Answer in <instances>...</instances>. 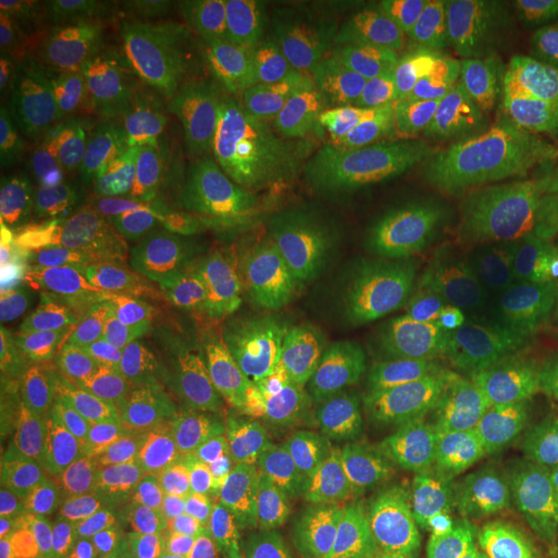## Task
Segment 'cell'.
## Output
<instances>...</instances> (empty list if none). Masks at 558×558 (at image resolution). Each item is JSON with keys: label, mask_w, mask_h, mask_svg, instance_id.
I'll list each match as a JSON object with an SVG mask.
<instances>
[{"label": "cell", "mask_w": 558, "mask_h": 558, "mask_svg": "<svg viewBox=\"0 0 558 558\" xmlns=\"http://www.w3.org/2000/svg\"><path fill=\"white\" fill-rule=\"evenodd\" d=\"M254 52L128 68L94 122V148L122 181L205 179L256 122Z\"/></svg>", "instance_id": "obj_5"}, {"label": "cell", "mask_w": 558, "mask_h": 558, "mask_svg": "<svg viewBox=\"0 0 558 558\" xmlns=\"http://www.w3.org/2000/svg\"><path fill=\"white\" fill-rule=\"evenodd\" d=\"M284 9L243 0H128L109 5L111 58L128 68L254 52L282 34Z\"/></svg>", "instance_id": "obj_13"}, {"label": "cell", "mask_w": 558, "mask_h": 558, "mask_svg": "<svg viewBox=\"0 0 558 558\" xmlns=\"http://www.w3.org/2000/svg\"><path fill=\"white\" fill-rule=\"evenodd\" d=\"M305 295L324 367L399 354L418 292L403 239L375 218H344Z\"/></svg>", "instance_id": "obj_7"}, {"label": "cell", "mask_w": 558, "mask_h": 558, "mask_svg": "<svg viewBox=\"0 0 558 558\" xmlns=\"http://www.w3.org/2000/svg\"><path fill=\"white\" fill-rule=\"evenodd\" d=\"M311 140L354 205L416 248L463 205L478 160L481 90L442 54L311 52Z\"/></svg>", "instance_id": "obj_1"}, {"label": "cell", "mask_w": 558, "mask_h": 558, "mask_svg": "<svg viewBox=\"0 0 558 558\" xmlns=\"http://www.w3.org/2000/svg\"><path fill=\"white\" fill-rule=\"evenodd\" d=\"M120 179V177H117ZM145 275V305L184 292L220 256L218 215L205 179L132 184L122 181Z\"/></svg>", "instance_id": "obj_17"}, {"label": "cell", "mask_w": 558, "mask_h": 558, "mask_svg": "<svg viewBox=\"0 0 558 558\" xmlns=\"http://www.w3.org/2000/svg\"><path fill=\"white\" fill-rule=\"evenodd\" d=\"M222 269L254 295L305 292L344 222L339 181L313 140L256 122L209 166Z\"/></svg>", "instance_id": "obj_4"}, {"label": "cell", "mask_w": 558, "mask_h": 558, "mask_svg": "<svg viewBox=\"0 0 558 558\" xmlns=\"http://www.w3.org/2000/svg\"><path fill=\"white\" fill-rule=\"evenodd\" d=\"M158 550H117L114 556H104V558H158Z\"/></svg>", "instance_id": "obj_29"}, {"label": "cell", "mask_w": 558, "mask_h": 558, "mask_svg": "<svg viewBox=\"0 0 558 558\" xmlns=\"http://www.w3.org/2000/svg\"><path fill=\"white\" fill-rule=\"evenodd\" d=\"M386 509L347 505L326 494H248L246 499L228 505V512L269 546H279L316 530L380 520Z\"/></svg>", "instance_id": "obj_21"}, {"label": "cell", "mask_w": 558, "mask_h": 558, "mask_svg": "<svg viewBox=\"0 0 558 558\" xmlns=\"http://www.w3.org/2000/svg\"><path fill=\"white\" fill-rule=\"evenodd\" d=\"M445 19L501 99H558V0L448 3Z\"/></svg>", "instance_id": "obj_15"}, {"label": "cell", "mask_w": 558, "mask_h": 558, "mask_svg": "<svg viewBox=\"0 0 558 558\" xmlns=\"http://www.w3.org/2000/svg\"><path fill=\"white\" fill-rule=\"evenodd\" d=\"M411 399L399 354L354 365L326 497L380 507L393 488L409 432Z\"/></svg>", "instance_id": "obj_14"}, {"label": "cell", "mask_w": 558, "mask_h": 558, "mask_svg": "<svg viewBox=\"0 0 558 558\" xmlns=\"http://www.w3.org/2000/svg\"><path fill=\"white\" fill-rule=\"evenodd\" d=\"M303 11L320 34L360 47L407 41L422 34L432 16V5L416 0H331Z\"/></svg>", "instance_id": "obj_22"}, {"label": "cell", "mask_w": 558, "mask_h": 558, "mask_svg": "<svg viewBox=\"0 0 558 558\" xmlns=\"http://www.w3.org/2000/svg\"><path fill=\"white\" fill-rule=\"evenodd\" d=\"M530 383H533L535 399L541 401V407L558 427V254Z\"/></svg>", "instance_id": "obj_28"}, {"label": "cell", "mask_w": 558, "mask_h": 558, "mask_svg": "<svg viewBox=\"0 0 558 558\" xmlns=\"http://www.w3.org/2000/svg\"><path fill=\"white\" fill-rule=\"evenodd\" d=\"M401 558H520V554L481 533L414 525L403 533Z\"/></svg>", "instance_id": "obj_27"}, {"label": "cell", "mask_w": 558, "mask_h": 558, "mask_svg": "<svg viewBox=\"0 0 558 558\" xmlns=\"http://www.w3.org/2000/svg\"><path fill=\"white\" fill-rule=\"evenodd\" d=\"M0 29L16 32L70 94L94 83L104 54H111L109 5L3 0Z\"/></svg>", "instance_id": "obj_19"}, {"label": "cell", "mask_w": 558, "mask_h": 558, "mask_svg": "<svg viewBox=\"0 0 558 558\" xmlns=\"http://www.w3.org/2000/svg\"><path fill=\"white\" fill-rule=\"evenodd\" d=\"M21 269L0 271V411L5 422L39 414L62 378L60 349L50 337Z\"/></svg>", "instance_id": "obj_18"}, {"label": "cell", "mask_w": 558, "mask_h": 558, "mask_svg": "<svg viewBox=\"0 0 558 558\" xmlns=\"http://www.w3.org/2000/svg\"><path fill=\"white\" fill-rule=\"evenodd\" d=\"M352 373L354 365L326 367L243 435L233 450V465L246 492H324L337 458L341 407Z\"/></svg>", "instance_id": "obj_11"}, {"label": "cell", "mask_w": 558, "mask_h": 558, "mask_svg": "<svg viewBox=\"0 0 558 558\" xmlns=\"http://www.w3.org/2000/svg\"><path fill=\"white\" fill-rule=\"evenodd\" d=\"M509 135L530 184L558 215V99H514Z\"/></svg>", "instance_id": "obj_24"}, {"label": "cell", "mask_w": 558, "mask_h": 558, "mask_svg": "<svg viewBox=\"0 0 558 558\" xmlns=\"http://www.w3.org/2000/svg\"><path fill=\"white\" fill-rule=\"evenodd\" d=\"M324 369L308 313L277 300L241 313L197 424L207 456L215 463L233 458L243 435L262 416Z\"/></svg>", "instance_id": "obj_8"}, {"label": "cell", "mask_w": 558, "mask_h": 558, "mask_svg": "<svg viewBox=\"0 0 558 558\" xmlns=\"http://www.w3.org/2000/svg\"><path fill=\"white\" fill-rule=\"evenodd\" d=\"M239 318L222 292L184 290L124 320L150 409L166 432L199 424Z\"/></svg>", "instance_id": "obj_9"}, {"label": "cell", "mask_w": 558, "mask_h": 558, "mask_svg": "<svg viewBox=\"0 0 558 558\" xmlns=\"http://www.w3.org/2000/svg\"><path fill=\"white\" fill-rule=\"evenodd\" d=\"M452 501L520 558H558V427L525 386L481 409Z\"/></svg>", "instance_id": "obj_6"}, {"label": "cell", "mask_w": 558, "mask_h": 558, "mask_svg": "<svg viewBox=\"0 0 558 558\" xmlns=\"http://www.w3.org/2000/svg\"><path fill=\"white\" fill-rule=\"evenodd\" d=\"M209 492L207 473L171 452L124 469H94L83 535L124 550L169 548L205 518Z\"/></svg>", "instance_id": "obj_12"}, {"label": "cell", "mask_w": 558, "mask_h": 558, "mask_svg": "<svg viewBox=\"0 0 558 558\" xmlns=\"http://www.w3.org/2000/svg\"><path fill=\"white\" fill-rule=\"evenodd\" d=\"M41 148L19 132L0 137V233L9 243L24 235L39 186Z\"/></svg>", "instance_id": "obj_25"}, {"label": "cell", "mask_w": 558, "mask_h": 558, "mask_svg": "<svg viewBox=\"0 0 558 558\" xmlns=\"http://www.w3.org/2000/svg\"><path fill=\"white\" fill-rule=\"evenodd\" d=\"M88 478L62 432L3 445L0 543L11 558H70L86 525Z\"/></svg>", "instance_id": "obj_10"}, {"label": "cell", "mask_w": 558, "mask_h": 558, "mask_svg": "<svg viewBox=\"0 0 558 558\" xmlns=\"http://www.w3.org/2000/svg\"><path fill=\"white\" fill-rule=\"evenodd\" d=\"M73 94L54 78L16 32L0 29V122L3 132L34 140L41 150L70 137Z\"/></svg>", "instance_id": "obj_20"}, {"label": "cell", "mask_w": 558, "mask_h": 558, "mask_svg": "<svg viewBox=\"0 0 558 558\" xmlns=\"http://www.w3.org/2000/svg\"><path fill=\"white\" fill-rule=\"evenodd\" d=\"M556 254L548 220L509 197L465 199L424 248L418 271L452 303L460 362L478 396L499 399L533 373Z\"/></svg>", "instance_id": "obj_3"}, {"label": "cell", "mask_w": 558, "mask_h": 558, "mask_svg": "<svg viewBox=\"0 0 558 558\" xmlns=\"http://www.w3.org/2000/svg\"><path fill=\"white\" fill-rule=\"evenodd\" d=\"M21 275L50 329L94 354L145 305V275L117 173L78 135L41 150Z\"/></svg>", "instance_id": "obj_2"}, {"label": "cell", "mask_w": 558, "mask_h": 558, "mask_svg": "<svg viewBox=\"0 0 558 558\" xmlns=\"http://www.w3.org/2000/svg\"><path fill=\"white\" fill-rule=\"evenodd\" d=\"M68 414L96 469H124L163 452L166 429L150 409L124 324L73 383Z\"/></svg>", "instance_id": "obj_16"}, {"label": "cell", "mask_w": 558, "mask_h": 558, "mask_svg": "<svg viewBox=\"0 0 558 558\" xmlns=\"http://www.w3.org/2000/svg\"><path fill=\"white\" fill-rule=\"evenodd\" d=\"M416 522L386 509L380 520L316 530L271 546L279 558H401V538Z\"/></svg>", "instance_id": "obj_23"}, {"label": "cell", "mask_w": 558, "mask_h": 558, "mask_svg": "<svg viewBox=\"0 0 558 558\" xmlns=\"http://www.w3.org/2000/svg\"><path fill=\"white\" fill-rule=\"evenodd\" d=\"M158 558H279L277 550L248 533L228 507L207 512L197 525L186 530L169 548H160Z\"/></svg>", "instance_id": "obj_26"}]
</instances>
